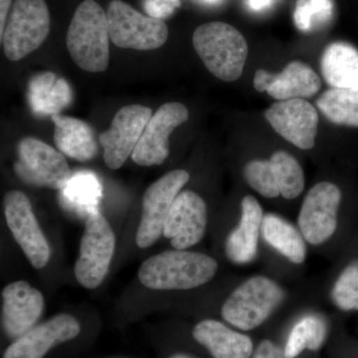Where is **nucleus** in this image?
Listing matches in <instances>:
<instances>
[{
  "label": "nucleus",
  "instance_id": "36",
  "mask_svg": "<svg viewBox=\"0 0 358 358\" xmlns=\"http://www.w3.org/2000/svg\"><path fill=\"white\" fill-rule=\"evenodd\" d=\"M169 358H193L190 355H185V353H176Z\"/></svg>",
  "mask_w": 358,
  "mask_h": 358
},
{
  "label": "nucleus",
  "instance_id": "14",
  "mask_svg": "<svg viewBox=\"0 0 358 358\" xmlns=\"http://www.w3.org/2000/svg\"><path fill=\"white\" fill-rule=\"evenodd\" d=\"M272 128L285 140L301 150H312L315 145L319 115L305 99L280 101L265 110Z\"/></svg>",
  "mask_w": 358,
  "mask_h": 358
},
{
  "label": "nucleus",
  "instance_id": "16",
  "mask_svg": "<svg viewBox=\"0 0 358 358\" xmlns=\"http://www.w3.org/2000/svg\"><path fill=\"white\" fill-rule=\"evenodd\" d=\"M1 296L4 333L17 339L38 322L44 310L43 294L28 282L16 281L2 289Z\"/></svg>",
  "mask_w": 358,
  "mask_h": 358
},
{
  "label": "nucleus",
  "instance_id": "9",
  "mask_svg": "<svg viewBox=\"0 0 358 358\" xmlns=\"http://www.w3.org/2000/svg\"><path fill=\"white\" fill-rule=\"evenodd\" d=\"M189 179V173L185 169H176L148 188L143 195L141 222L136 231V241L140 248H150L164 235V224L174 200Z\"/></svg>",
  "mask_w": 358,
  "mask_h": 358
},
{
  "label": "nucleus",
  "instance_id": "38",
  "mask_svg": "<svg viewBox=\"0 0 358 358\" xmlns=\"http://www.w3.org/2000/svg\"><path fill=\"white\" fill-rule=\"evenodd\" d=\"M173 1H176V3L180 4V0H173Z\"/></svg>",
  "mask_w": 358,
  "mask_h": 358
},
{
  "label": "nucleus",
  "instance_id": "1",
  "mask_svg": "<svg viewBox=\"0 0 358 358\" xmlns=\"http://www.w3.org/2000/svg\"><path fill=\"white\" fill-rule=\"evenodd\" d=\"M213 257L189 250H171L150 257L138 268V280L155 291H186L207 284L217 274Z\"/></svg>",
  "mask_w": 358,
  "mask_h": 358
},
{
  "label": "nucleus",
  "instance_id": "18",
  "mask_svg": "<svg viewBox=\"0 0 358 358\" xmlns=\"http://www.w3.org/2000/svg\"><path fill=\"white\" fill-rule=\"evenodd\" d=\"M257 91L279 101L310 98L322 88L319 75L300 61L289 62L279 74H271L263 69L257 70L254 76Z\"/></svg>",
  "mask_w": 358,
  "mask_h": 358
},
{
  "label": "nucleus",
  "instance_id": "13",
  "mask_svg": "<svg viewBox=\"0 0 358 358\" xmlns=\"http://www.w3.org/2000/svg\"><path fill=\"white\" fill-rule=\"evenodd\" d=\"M188 117L189 113L182 103H164L150 117L134 148L131 155L134 164L141 166L164 164L169 155V136Z\"/></svg>",
  "mask_w": 358,
  "mask_h": 358
},
{
  "label": "nucleus",
  "instance_id": "25",
  "mask_svg": "<svg viewBox=\"0 0 358 358\" xmlns=\"http://www.w3.org/2000/svg\"><path fill=\"white\" fill-rule=\"evenodd\" d=\"M60 192L62 204L78 215L85 216L87 219L99 212L102 186L95 173L79 171L72 174L67 185Z\"/></svg>",
  "mask_w": 358,
  "mask_h": 358
},
{
  "label": "nucleus",
  "instance_id": "4",
  "mask_svg": "<svg viewBox=\"0 0 358 358\" xmlns=\"http://www.w3.org/2000/svg\"><path fill=\"white\" fill-rule=\"evenodd\" d=\"M286 293L268 275H252L240 284L224 301L221 315L226 322L240 329L253 331L270 317L284 301Z\"/></svg>",
  "mask_w": 358,
  "mask_h": 358
},
{
  "label": "nucleus",
  "instance_id": "15",
  "mask_svg": "<svg viewBox=\"0 0 358 358\" xmlns=\"http://www.w3.org/2000/svg\"><path fill=\"white\" fill-rule=\"evenodd\" d=\"M207 227V206L192 190L181 192L174 200L164 228V236L174 249L188 250L203 239Z\"/></svg>",
  "mask_w": 358,
  "mask_h": 358
},
{
  "label": "nucleus",
  "instance_id": "37",
  "mask_svg": "<svg viewBox=\"0 0 358 358\" xmlns=\"http://www.w3.org/2000/svg\"><path fill=\"white\" fill-rule=\"evenodd\" d=\"M201 1L207 4H216L220 2L221 0H201Z\"/></svg>",
  "mask_w": 358,
  "mask_h": 358
},
{
  "label": "nucleus",
  "instance_id": "35",
  "mask_svg": "<svg viewBox=\"0 0 358 358\" xmlns=\"http://www.w3.org/2000/svg\"><path fill=\"white\" fill-rule=\"evenodd\" d=\"M275 0H247V4L252 10L262 11L274 3Z\"/></svg>",
  "mask_w": 358,
  "mask_h": 358
},
{
  "label": "nucleus",
  "instance_id": "27",
  "mask_svg": "<svg viewBox=\"0 0 358 358\" xmlns=\"http://www.w3.org/2000/svg\"><path fill=\"white\" fill-rule=\"evenodd\" d=\"M326 336L324 320L317 315H305L292 329L284 348V357L296 358L306 350L315 352L324 345Z\"/></svg>",
  "mask_w": 358,
  "mask_h": 358
},
{
  "label": "nucleus",
  "instance_id": "20",
  "mask_svg": "<svg viewBox=\"0 0 358 358\" xmlns=\"http://www.w3.org/2000/svg\"><path fill=\"white\" fill-rule=\"evenodd\" d=\"M193 338L214 358H250L254 352L252 339L216 320H203L194 327Z\"/></svg>",
  "mask_w": 358,
  "mask_h": 358
},
{
  "label": "nucleus",
  "instance_id": "17",
  "mask_svg": "<svg viewBox=\"0 0 358 358\" xmlns=\"http://www.w3.org/2000/svg\"><path fill=\"white\" fill-rule=\"evenodd\" d=\"M80 331L76 317L60 313L16 339L6 348L3 358H43L54 346L77 338Z\"/></svg>",
  "mask_w": 358,
  "mask_h": 358
},
{
  "label": "nucleus",
  "instance_id": "5",
  "mask_svg": "<svg viewBox=\"0 0 358 358\" xmlns=\"http://www.w3.org/2000/svg\"><path fill=\"white\" fill-rule=\"evenodd\" d=\"M50 25L45 0H15L1 38L7 59L16 62L38 49L48 36Z\"/></svg>",
  "mask_w": 358,
  "mask_h": 358
},
{
  "label": "nucleus",
  "instance_id": "34",
  "mask_svg": "<svg viewBox=\"0 0 358 358\" xmlns=\"http://www.w3.org/2000/svg\"><path fill=\"white\" fill-rule=\"evenodd\" d=\"M13 0H0V39L3 37L7 23V15L10 9Z\"/></svg>",
  "mask_w": 358,
  "mask_h": 358
},
{
  "label": "nucleus",
  "instance_id": "6",
  "mask_svg": "<svg viewBox=\"0 0 358 358\" xmlns=\"http://www.w3.org/2000/svg\"><path fill=\"white\" fill-rule=\"evenodd\" d=\"M115 237L107 219L100 212L86 219L75 264V277L85 289L98 288L109 272L114 257Z\"/></svg>",
  "mask_w": 358,
  "mask_h": 358
},
{
  "label": "nucleus",
  "instance_id": "28",
  "mask_svg": "<svg viewBox=\"0 0 358 358\" xmlns=\"http://www.w3.org/2000/svg\"><path fill=\"white\" fill-rule=\"evenodd\" d=\"M275 181L281 196L291 200L300 196L305 189V173L298 160L284 150H279L271 157Z\"/></svg>",
  "mask_w": 358,
  "mask_h": 358
},
{
  "label": "nucleus",
  "instance_id": "23",
  "mask_svg": "<svg viewBox=\"0 0 358 358\" xmlns=\"http://www.w3.org/2000/svg\"><path fill=\"white\" fill-rule=\"evenodd\" d=\"M322 76L331 88L358 89V51L345 42L329 44L322 56Z\"/></svg>",
  "mask_w": 358,
  "mask_h": 358
},
{
  "label": "nucleus",
  "instance_id": "12",
  "mask_svg": "<svg viewBox=\"0 0 358 358\" xmlns=\"http://www.w3.org/2000/svg\"><path fill=\"white\" fill-rule=\"evenodd\" d=\"M152 115V109L141 105H129L117 110L110 129L99 136L106 166L114 171L124 166Z\"/></svg>",
  "mask_w": 358,
  "mask_h": 358
},
{
  "label": "nucleus",
  "instance_id": "3",
  "mask_svg": "<svg viewBox=\"0 0 358 358\" xmlns=\"http://www.w3.org/2000/svg\"><path fill=\"white\" fill-rule=\"evenodd\" d=\"M192 41L205 67L217 79L233 82L241 77L249 50L236 28L220 21L204 23L195 29Z\"/></svg>",
  "mask_w": 358,
  "mask_h": 358
},
{
  "label": "nucleus",
  "instance_id": "21",
  "mask_svg": "<svg viewBox=\"0 0 358 358\" xmlns=\"http://www.w3.org/2000/svg\"><path fill=\"white\" fill-rule=\"evenodd\" d=\"M54 141L59 152L78 162H88L98 154L95 133L87 122L60 114L51 115Z\"/></svg>",
  "mask_w": 358,
  "mask_h": 358
},
{
  "label": "nucleus",
  "instance_id": "7",
  "mask_svg": "<svg viewBox=\"0 0 358 358\" xmlns=\"http://www.w3.org/2000/svg\"><path fill=\"white\" fill-rule=\"evenodd\" d=\"M107 16L110 41L120 48L155 50L169 38L164 20L143 15L122 0L110 2Z\"/></svg>",
  "mask_w": 358,
  "mask_h": 358
},
{
  "label": "nucleus",
  "instance_id": "26",
  "mask_svg": "<svg viewBox=\"0 0 358 358\" xmlns=\"http://www.w3.org/2000/svg\"><path fill=\"white\" fill-rule=\"evenodd\" d=\"M317 106L329 122L358 128V89H329L317 99Z\"/></svg>",
  "mask_w": 358,
  "mask_h": 358
},
{
  "label": "nucleus",
  "instance_id": "11",
  "mask_svg": "<svg viewBox=\"0 0 358 358\" xmlns=\"http://www.w3.org/2000/svg\"><path fill=\"white\" fill-rule=\"evenodd\" d=\"M4 214L7 226L26 258L37 270L43 268L50 260L51 250L27 195L20 190L7 192Z\"/></svg>",
  "mask_w": 358,
  "mask_h": 358
},
{
  "label": "nucleus",
  "instance_id": "22",
  "mask_svg": "<svg viewBox=\"0 0 358 358\" xmlns=\"http://www.w3.org/2000/svg\"><path fill=\"white\" fill-rule=\"evenodd\" d=\"M262 237L266 243L294 265L305 263L308 243L298 226L275 213L264 215Z\"/></svg>",
  "mask_w": 358,
  "mask_h": 358
},
{
  "label": "nucleus",
  "instance_id": "8",
  "mask_svg": "<svg viewBox=\"0 0 358 358\" xmlns=\"http://www.w3.org/2000/svg\"><path fill=\"white\" fill-rule=\"evenodd\" d=\"M14 171L26 185L61 190L72 176L65 155L38 138H22L18 143Z\"/></svg>",
  "mask_w": 358,
  "mask_h": 358
},
{
  "label": "nucleus",
  "instance_id": "31",
  "mask_svg": "<svg viewBox=\"0 0 358 358\" xmlns=\"http://www.w3.org/2000/svg\"><path fill=\"white\" fill-rule=\"evenodd\" d=\"M331 0H296L294 20L299 30L310 31L315 25L324 24L333 15Z\"/></svg>",
  "mask_w": 358,
  "mask_h": 358
},
{
  "label": "nucleus",
  "instance_id": "33",
  "mask_svg": "<svg viewBox=\"0 0 358 358\" xmlns=\"http://www.w3.org/2000/svg\"><path fill=\"white\" fill-rule=\"evenodd\" d=\"M252 358H285L284 352L270 339H264L254 350Z\"/></svg>",
  "mask_w": 358,
  "mask_h": 358
},
{
  "label": "nucleus",
  "instance_id": "32",
  "mask_svg": "<svg viewBox=\"0 0 358 358\" xmlns=\"http://www.w3.org/2000/svg\"><path fill=\"white\" fill-rule=\"evenodd\" d=\"M180 4L173 0H145V10L150 17L164 20L174 13Z\"/></svg>",
  "mask_w": 358,
  "mask_h": 358
},
{
  "label": "nucleus",
  "instance_id": "29",
  "mask_svg": "<svg viewBox=\"0 0 358 358\" xmlns=\"http://www.w3.org/2000/svg\"><path fill=\"white\" fill-rule=\"evenodd\" d=\"M331 300L343 312L358 310V259L348 264L336 278Z\"/></svg>",
  "mask_w": 358,
  "mask_h": 358
},
{
  "label": "nucleus",
  "instance_id": "10",
  "mask_svg": "<svg viewBox=\"0 0 358 358\" xmlns=\"http://www.w3.org/2000/svg\"><path fill=\"white\" fill-rule=\"evenodd\" d=\"M341 194L338 185L322 181L308 190L298 215V227L308 244L320 246L336 234Z\"/></svg>",
  "mask_w": 358,
  "mask_h": 358
},
{
  "label": "nucleus",
  "instance_id": "30",
  "mask_svg": "<svg viewBox=\"0 0 358 358\" xmlns=\"http://www.w3.org/2000/svg\"><path fill=\"white\" fill-rule=\"evenodd\" d=\"M243 174L250 187L265 199L281 196L270 159L251 160L245 166Z\"/></svg>",
  "mask_w": 358,
  "mask_h": 358
},
{
  "label": "nucleus",
  "instance_id": "24",
  "mask_svg": "<svg viewBox=\"0 0 358 358\" xmlns=\"http://www.w3.org/2000/svg\"><path fill=\"white\" fill-rule=\"evenodd\" d=\"M28 100L35 114H59L69 105L72 91L69 84L62 78H58L54 73H43L30 81Z\"/></svg>",
  "mask_w": 358,
  "mask_h": 358
},
{
  "label": "nucleus",
  "instance_id": "2",
  "mask_svg": "<svg viewBox=\"0 0 358 358\" xmlns=\"http://www.w3.org/2000/svg\"><path fill=\"white\" fill-rule=\"evenodd\" d=\"M110 40L107 13L95 0H85L77 7L66 37L73 61L87 72H105L110 63Z\"/></svg>",
  "mask_w": 358,
  "mask_h": 358
},
{
  "label": "nucleus",
  "instance_id": "19",
  "mask_svg": "<svg viewBox=\"0 0 358 358\" xmlns=\"http://www.w3.org/2000/svg\"><path fill=\"white\" fill-rule=\"evenodd\" d=\"M264 215L262 206L256 197H243L239 223L228 234L224 245L225 255L231 263L247 265L255 260L262 236Z\"/></svg>",
  "mask_w": 358,
  "mask_h": 358
}]
</instances>
